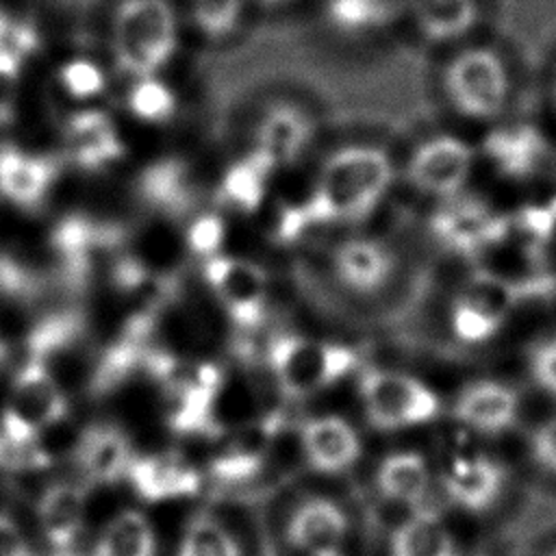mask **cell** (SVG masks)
Returning a JSON list of instances; mask_svg holds the SVG:
<instances>
[{
	"label": "cell",
	"mask_w": 556,
	"mask_h": 556,
	"mask_svg": "<svg viewBox=\"0 0 556 556\" xmlns=\"http://www.w3.org/2000/svg\"><path fill=\"white\" fill-rule=\"evenodd\" d=\"M421 33L432 41L460 39L478 24V0H413Z\"/></svg>",
	"instance_id": "25"
},
{
	"label": "cell",
	"mask_w": 556,
	"mask_h": 556,
	"mask_svg": "<svg viewBox=\"0 0 556 556\" xmlns=\"http://www.w3.org/2000/svg\"><path fill=\"white\" fill-rule=\"evenodd\" d=\"M7 20H9V15H7V11H4V7H2V0H0V30H2V26L7 24Z\"/></svg>",
	"instance_id": "45"
},
{
	"label": "cell",
	"mask_w": 556,
	"mask_h": 556,
	"mask_svg": "<svg viewBox=\"0 0 556 556\" xmlns=\"http://www.w3.org/2000/svg\"><path fill=\"white\" fill-rule=\"evenodd\" d=\"M473 169V150L463 139L439 135L424 141L408 163L410 182L437 198H456Z\"/></svg>",
	"instance_id": "9"
},
{
	"label": "cell",
	"mask_w": 556,
	"mask_h": 556,
	"mask_svg": "<svg viewBox=\"0 0 556 556\" xmlns=\"http://www.w3.org/2000/svg\"><path fill=\"white\" fill-rule=\"evenodd\" d=\"M0 556H33L22 528L4 515H0Z\"/></svg>",
	"instance_id": "42"
},
{
	"label": "cell",
	"mask_w": 556,
	"mask_h": 556,
	"mask_svg": "<svg viewBox=\"0 0 556 556\" xmlns=\"http://www.w3.org/2000/svg\"><path fill=\"white\" fill-rule=\"evenodd\" d=\"M452 413L471 432L504 434L517 424L519 395L502 380H473L460 389Z\"/></svg>",
	"instance_id": "11"
},
{
	"label": "cell",
	"mask_w": 556,
	"mask_h": 556,
	"mask_svg": "<svg viewBox=\"0 0 556 556\" xmlns=\"http://www.w3.org/2000/svg\"><path fill=\"white\" fill-rule=\"evenodd\" d=\"M83 321L78 315H54L43 319L28 337V352L35 361H46L78 339Z\"/></svg>",
	"instance_id": "30"
},
{
	"label": "cell",
	"mask_w": 556,
	"mask_h": 556,
	"mask_svg": "<svg viewBox=\"0 0 556 556\" xmlns=\"http://www.w3.org/2000/svg\"><path fill=\"white\" fill-rule=\"evenodd\" d=\"M332 261L341 282L363 293L380 289L393 269V258L389 250L371 239L343 241L341 245H337Z\"/></svg>",
	"instance_id": "19"
},
{
	"label": "cell",
	"mask_w": 556,
	"mask_h": 556,
	"mask_svg": "<svg viewBox=\"0 0 556 556\" xmlns=\"http://www.w3.org/2000/svg\"><path fill=\"white\" fill-rule=\"evenodd\" d=\"M261 463H263L261 452H258L256 443H252V445L230 447L226 454H222L213 463L211 469H213L215 478L228 480V482H237V480L252 478L258 471Z\"/></svg>",
	"instance_id": "37"
},
{
	"label": "cell",
	"mask_w": 556,
	"mask_h": 556,
	"mask_svg": "<svg viewBox=\"0 0 556 556\" xmlns=\"http://www.w3.org/2000/svg\"><path fill=\"white\" fill-rule=\"evenodd\" d=\"M378 0H332L330 15L343 28H358L371 24L380 13Z\"/></svg>",
	"instance_id": "39"
},
{
	"label": "cell",
	"mask_w": 556,
	"mask_h": 556,
	"mask_svg": "<svg viewBox=\"0 0 556 556\" xmlns=\"http://www.w3.org/2000/svg\"><path fill=\"white\" fill-rule=\"evenodd\" d=\"M345 536V513L341 506L324 497L302 502L287 523V539L291 547L306 556H341Z\"/></svg>",
	"instance_id": "14"
},
{
	"label": "cell",
	"mask_w": 556,
	"mask_h": 556,
	"mask_svg": "<svg viewBox=\"0 0 556 556\" xmlns=\"http://www.w3.org/2000/svg\"><path fill=\"white\" fill-rule=\"evenodd\" d=\"M271 169V163L256 150L232 163L222 180L224 200L241 211H256L265 198V180Z\"/></svg>",
	"instance_id": "28"
},
{
	"label": "cell",
	"mask_w": 556,
	"mask_h": 556,
	"mask_svg": "<svg viewBox=\"0 0 556 556\" xmlns=\"http://www.w3.org/2000/svg\"><path fill=\"white\" fill-rule=\"evenodd\" d=\"M119 65L137 78L154 76L176 48V15L167 0H124L113 22Z\"/></svg>",
	"instance_id": "2"
},
{
	"label": "cell",
	"mask_w": 556,
	"mask_h": 556,
	"mask_svg": "<svg viewBox=\"0 0 556 556\" xmlns=\"http://www.w3.org/2000/svg\"><path fill=\"white\" fill-rule=\"evenodd\" d=\"M85 493L67 482L52 484L37 502V521L54 554L72 552L85 526Z\"/></svg>",
	"instance_id": "16"
},
{
	"label": "cell",
	"mask_w": 556,
	"mask_h": 556,
	"mask_svg": "<svg viewBox=\"0 0 556 556\" xmlns=\"http://www.w3.org/2000/svg\"><path fill=\"white\" fill-rule=\"evenodd\" d=\"M361 400L371 426L400 430L432 421L441 402L421 380L387 369H369L361 376Z\"/></svg>",
	"instance_id": "6"
},
{
	"label": "cell",
	"mask_w": 556,
	"mask_h": 556,
	"mask_svg": "<svg viewBox=\"0 0 556 556\" xmlns=\"http://www.w3.org/2000/svg\"><path fill=\"white\" fill-rule=\"evenodd\" d=\"M302 450L317 471L337 473L358 460L361 439L343 417L324 415L302 426Z\"/></svg>",
	"instance_id": "15"
},
{
	"label": "cell",
	"mask_w": 556,
	"mask_h": 556,
	"mask_svg": "<svg viewBox=\"0 0 556 556\" xmlns=\"http://www.w3.org/2000/svg\"><path fill=\"white\" fill-rule=\"evenodd\" d=\"M241 0H193V17L208 35H224L235 28Z\"/></svg>",
	"instance_id": "36"
},
{
	"label": "cell",
	"mask_w": 556,
	"mask_h": 556,
	"mask_svg": "<svg viewBox=\"0 0 556 556\" xmlns=\"http://www.w3.org/2000/svg\"><path fill=\"white\" fill-rule=\"evenodd\" d=\"M226 239V226L219 215L204 213L198 215L189 228H187V245L193 254L200 256H217L219 248L224 245Z\"/></svg>",
	"instance_id": "38"
},
{
	"label": "cell",
	"mask_w": 556,
	"mask_h": 556,
	"mask_svg": "<svg viewBox=\"0 0 556 556\" xmlns=\"http://www.w3.org/2000/svg\"><path fill=\"white\" fill-rule=\"evenodd\" d=\"M391 178V161L382 150L343 148L326 161L311 200L287 211L289 226L300 235L308 224L365 217L380 202Z\"/></svg>",
	"instance_id": "1"
},
{
	"label": "cell",
	"mask_w": 556,
	"mask_h": 556,
	"mask_svg": "<svg viewBox=\"0 0 556 556\" xmlns=\"http://www.w3.org/2000/svg\"><path fill=\"white\" fill-rule=\"evenodd\" d=\"M549 556H556V549H554V552H552V554H549Z\"/></svg>",
	"instance_id": "47"
},
{
	"label": "cell",
	"mask_w": 556,
	"mask_h": 556,
	"mask_svg": "<svg viewBox=\"0 0 556 556\" xmlns=\"http://www.w3.org/2000/svg\"><path fill=\"white\" fill-rule=\"evenodd\" d=\"M54 180V165L46 159L20 152H0V195L17 206L41 202Z\"/></svg>",
	"instance_id": "22"
},
{
	"label": "cell",
	"mask_w": 556,
	"mask_h": 556,
	"mask_svg": "<svg viewBox=\"0 0 556 556\" xmlns=\"http://www.w3.org/2000/svg\"><path fill=\"white\" fill-rule=\"evenodd\" d=\"M176 556H243L235 534L213 515H193L176 545Z\"/></svg>",
	"instance_id": "29"
},
{
	"label": "cell",
	"mask_w": 556,
	"mask_h": 556,
	"mask_svg": "<svg viewBox=\"0 0 556 556\" xmlns=\"http://www.w3.org/2000/svg\"><path fill=\"white\" fill-rule=\"evenodd\" d=\"M128 109L146 122H165L174 109L176 98L167 85L154 76L139 78L128 93Z\"/></svg>",
	"instance_id": "31"
},
{
	"label": "cell",
	"mask_w": 556,
	"mask_h": 556,
	"mask_svg": "<svg viewBox=\"0 0 556 556\" xmlns=\"http://www.w3.org/2000/svg\"><path fill=\"white\" fill-rule=\"evenodd\" d=\"M311 137V122L295 106H274L265 113L256 132V152H261L271 167L291 163L304 150Z\"/></svg>",
	"instance_id": "20"
},
{
	"label": "cell",
	"mask_w": 556,
	"mask_h": 556,
	"mask_svg": "<svg viewBox=\"0 0 556 556\" xmlns=\"http://www.w3.org/2000/svg\"><path fill=\"white\" fill-rule=\"evenodd\" d=\"M356 358L350 348L300 334H280L269 345V367L280 391L306 397L343 378Z\"/></svg>",
	"instance_id": "4"
},
{
	"label": "cell",
	"mask_w": 556,
	"mask_h": 556,
	"mask_svg": "<svg viewBox=\"0 0 556 556\" xmlns=\"http://www.w3.org/2000/svg\"><path fill=\"white\" fill-rule=\"evenodd\" d=\"M67 141L74 161L85 169H100L124 154V143L113 119L102 111H80L67 124Z\"/></svg>",
	"instance_id": "17"
},
{
	"label": "cell",
	"mask_w": 556,
	"mask_h": 556,
	"mask_svg": "<svg viewBox=\"0 0 556 556\" xmlns=\"http://www.w3.org/2000/svg\"><path fill=\"white\" fill-rule=\"evenodd\" d=\"M530 374L545 393L556 397V334L534 348L530 356Z\"/></svg>",
	"instance_id": "40"
},
{
	"label": "cell",
	"mask_w": 556,
	"mask_h": 556,
	"mask_svg": "<svg viewBox=\"0 0 556 556\" xmlns=\"http://www.w3.org/2000/svg\"><path fill=\"white\" fill-rule=\"evenodd\" d=\"M219 369L200 365L191 371L176 367L161 380L167 389V421L178 432H202L213 426V404L219 391Z\"/></svg>",
	"instance_id": "10"
},
{
	"label": "cell",
	"mask_w": 556,
	"mask_h": 556,
	"mask_svg": "<svg viewBox=\"0 0 556 556\" xmlns=\"http://www.w3.org/2000/svg\"><path fill=\"white\" fill-rule=\"evenodd\" d=\"M59 80H61L63 89L72 98H78V100H87V98L102 93L104 83H106L100 65H96L89 59H70L59 70Z\"/></svg>",
	"instance_id": "34"
},
{
	"label": "cell",
	"mask_w": 556,
	"mask_h": 556,
	"mask_svg": "<svg viewBox=\"0 0 556 556\" xmlns=\"http://www.w3.org/2000/svg\"><path fill=\"white\" fill-rule=\"evenodd\" d=\"M554 100H556V85H554Z\"/></svg>",
	"instance_id": "46"
},
{
	"label": "cell",
	"mask_w": 556,
	"mask_h": 556,
	"mask_svg": "<svg viewBox=\"0 0 556 556\" xmlns=\"http://www.w3.org/2000/svg\"><path fill=\"white\" fill-rule=\"evenodd\" d=\"M7 358H9V345H7V341H4V337L0 334V369L4 367V363H7Z\"/></svg>",
	"instance_id": "44"
},
{
	"label": "cell",
	"mask_w": 556,
	"mask_h": 556,
	"mask_svg": "<svg viewBox=\"0 0 556 556\" xmlns=\"http://www.w3.org/2000/svg\"><path fill=\"white\" fill-rule=\"evenodd\" d=\"M506 473L502 465L480 452L454 456L443 471L445 495L469 513L491 508L500 500Z\"/></svg>",
	"instance_id": "13"
},
{
	"label": "cell",
	"mask_w": 556,
	"mask_h": 556,
	"mask_svg": "<svg viewBox=\"0 0 556 556\" xmlns=\"http://www.w3.org/2000/svg\"><path fill=\"white\" fill-rule=\"evenodd\" d=\"M432 230L450 250L476 254L497 241L502 222L484 202L456 195L437 211Z\"/></svg>",
	"instance_id": "12"
},
{
	"label": "cell",
	"mask_w": 556,
	"mask_h": 556,
	"mask_svg": "<svg viewBox=\"0 0 556 556\" xmlns=\"http://www.w3.org/2000/svg\"><path fill=\"white\" fill-rule=\"evenodd\" d=\"M515 304L517 293L510 280L480 271L471 276L452 300L450 328L463 343H486L502 332Z\"/></svg>",
	"instance_id": "7"
},
{
	"label": "cell",
	"mask_w": 556,
	"mask_h": 556,
	"mask_svg": "<svg viewBox=\"0 0 556 556\" xmlns=\"http://www.w3.org/2000/svg\"><path fill=\"white\" fill-rule=\"evenodd\" d=\"M486 154L493 163L510 176L532 174L545 154L541 135L530 126H506L489 135Z\"/></svg>",
	"instance_id": "24"
},
{
	"label": "cell",
	"mask_w": 556,
	"mask_h": 556,
	"mask_svg": "<svg viewBox=\"0 0 556 556\" xmlns=\"http://www.w3.org/2000/svg\"><path fill=\"white\" fill-rule=\"evenodd\" d=\"M391 556H458L445 526L430 513H417L402 521L389 545Z\"/></svg>",
	"instance_id": "27"
},
{
	"label": "cell",
	"mask_w": 556,
	"mask_h": 556,
	"mask_svg": "<svg viewBox=\"0 0 556 556\" xmlns=\"http://www.w3.org/2000/svg\"><path fill=\"white\" fill-rule=\"evenodd\" d=\"M93 556H156V534L139 510H122L111 517L93 543Z\"/></svg>",
	"instance_id": "23"
},
{
	"label": "cell",
	"mask_w": 556,
	"mask_h": 556,
	"mask_svg": "<svg viewBox=\"0 0 556 556\" xmlns=\"http://www.w3.org/2000/svg\"><path fill=\"white\" fill-rule=\"evenodd\" d=\"M443 85L454 109L471 119L497 117L510 98V72L502 54L486 46H471L452 56Z\"/></svg>",
	"instance_id": "3"
},
{
	"label": "cell",
	"mask_w": 556,
	"mask_h": 556,
	"mask_svg": "<svg viewBox=\"0 0 556 556\" xmlns=\"http://www.w3.org/2000/svg\"><path fill=\"white\" fill-rule=\"evenodd\" d=\"M128 478L137 493L148 502L185 497L200 489L198 471L187 463L169 456L135 458Z\"/></svg>",
	"instance_id": "18"
},
{
	"label": "cell",
	"mask_w": 556,
	"mask_h": 556,
	"mask_svg": "<svg viewBox=\"0 0 556 556\" xmlns=\"http://www.w3.org/2000/svg\"><path fill=\"white\" fill-rule=\"evenodd\" d=\"M530 454L539 467L556 476V415L543 419L530 437Z\"/></svg>",
	"instance_id": "41"
},
{
	"label": "cell",
	"mask_w": 556,
	"mask_h": 556,
	"mask_svg": "<svg viewBox=\"0 0 556 556\" xmlns=\"http://www.w3.org/2000/svg\"><path fill=\"white\" fill-rule=\"evenodd\" d=\"M139 339L141 337H135V334H124V339L111 348L102 363H100V369L96 374V380H93V387H98L100 391H109L111 387H115L117 382H122L130 369L141 361V350H139Z\"/></svg>",
	"instance_id": "33"
},
{
	"label": "cell",
	"mask_w": 556,
	"mask_h": 556,
	"mask_svg": "<svg viewBox=\"0 0 556 556\" xmlns=\"http://www.w3.org/2000/svg\"><path fill=\"white\" fill-rule=\"evenodd\" d=\"M148 280V269L137 258H122L113 269V282L122 291H135Z\"/></svg>",
	"instance_id": "43"
},
{
	"label": "cell",
	"mask_w": 556,
	"mask_h": 556,
	"mask_svg": "<svg viewBox=\"0 0 556 556\" xmlns=\"http://www.w3.org/2000/svg\"><path fill=\"white\" fill-rule=\"evenodd\" d=\"M132 460L128 439L113 426H93L78 443V463L96 482H115L128 476Z\"/></svg>",
	"instance_id": "21"
},
{
	"label": "cell",
	"mask_w": 556,
	"mask_h": 556,
	"mask_svg": "<svg viewBox=\"0 0 556 556\" xmlns=\"http://www.w3.org/2000/svg\"><path fill=\"white\" fill-rule=\"evenodd\" d=\"M204 276L232 321L252 328L263 319L269 280L261 265L217 254L206 261Z\"/></svg>",
	"instance_id": "8"
},
{
	"label": "cell",
	"mask_w": 556,
	"mask_h": 556,
	"mask_svg": "<svg viewBox=\"0 0 556 556\" xmlns=\"http://www.w3.org/2000/svg\"><path fill=\"white\" fill-rule=\"evenodd\" d=\"M376 482L384 497L415 506L428 493L430 469L417 452H393L380 463Z\"/></svg>",
	"instance_id": "26"
},
{
	"label": "cell",
	"mask_w": 556,
	"mask_h": 556,
	"mask_svg": "<svg viewBox=\"0 0 556 556\" xmlns=\"http://www.w3.org/2000/svg\"><path fill=\"white\" fill-rule=\"evenodd\" d=\"M141 187L148 200L167 208L180 206L185 200L182 167L174 161H161L146 172Z\"/></svg>",
	"instance_id": "32"
},
{
	"label": "cell",
	"mask_w": 556,
	"mask_h": 556,
	"mask_svg": "<svg viewBox=\"0 0 556 556\" xmlns=\"http://www.w3.org/2000/svg\"><path fill=\"white\" fill-rule=\"evenodd\" d=\"M67 400L43 361L30 358L15 376L2 413L4 441L20 452L35 450L37 432L63 421Z\"/></svg>",
	"instance_id": "5"
},
{
	"label": "cell",
	"mask_w": 556,
	"mask_h": 556,
	"mask_svg": "<svg viewBox=\"0 0 556 556\" xmlns=\"http://www.w3.org/2000/svg\"><path fill=\"white\" fill-rule=\"evenodd\" d=\"M93 241H96V226L85 217H65L54 228V235H52L54 248L74 265L85 261V254Z\"/></svg>",
	"instance_id": "35"
}]
</instances>
